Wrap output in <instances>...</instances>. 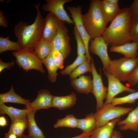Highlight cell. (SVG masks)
Returning a JSON list of instances; mask_svg holds the SVG:
<instances>
[{"mask_svg": "<svg viewBox=\"0 0 138 138\" xmlns=\"http://www.w3.org/2000/svg\"><path fill=\"white\" fill-rule=\"evenodd\" d=\"M40 3L34 5L37 13L35 20L32 24L28 25L27 22L20 21L14 27V33L17 41L23 49L33 50L36 45L42 38L45 20L39 9Z\"/></svg>", "mask_w": 138, "mask_h": 138, "instance_id": "6da1fadb", "label": "cell"}, {"mask_svg": "<svg viewBox=\"0 0 138 138\" xmlns=\"http://www.w3.org/2000/svg\"><path fill=\"white\" fill-rule=\"evenodd\" d=\"M131 17L129 7L121 9L102 36L108 45L118 46L132 41L130 34Z\"/></svg>", "mask_w": 138, "mask_h": 138, "instance_id": "7a4b0ae2", "label": "cell"}, {"mask_svg": "<svg viewBox=\"0 0 138 138\" xmlns=\"http://www.w3.org/2000/svg\"><path fill=\"white\" fill-rule=\"evenodd\" d=\"M83 25L91 39L102 36L107 24L101 14L99 0L90 1L88 12L82 16Z\"/></svg>", "mask_w": 138, "mask_h": 138, "instance_id": "3957f363", "label": "cell"}, {"mask_svg": "<svg viewBox=\"0 0 138 138\" xmlns=\"http://www.w3.org/2000/svg\"><path fill=\"white\" fill-rule=\"evenodd\" d=\"M138 66V57L130 59L124 57L111 60L104 71L112 75L120 81H127Z\"/></svg>", "mask_w": 138, "mask_h": 138, "instance_id": "277c9868", "label": "cell"}, {"mask_svg": "<svg viewBox=\"0 0 138 138\" xmlns=\"http://www.w3.org/2000/svg\"><path fill=\"white\" fill-rule=\"evenodd\" d=\"M12 54L16 58L17 65L24 71L27 72L34 69L44 73L42 61L33 50L23 49L20 51L14 52Z\"/></svg>", "mask_w": 138, "mask_h": 138, "instance_id": "5b68a950", "label": "cell"}, {"mask_svg": "<svg viewBox=\"0 0 138 138\" xmlns=\"http://www.w3.org/2000/svg\"><path fill=\"white\" fill-rule=\"evenodd\" d=\"M109 103L103 105L95 113L96 127L103 126L114 119L119 118L129 113L133 110L132 108L116 106Z\"/></svg>", "mask_w": 138, "mask_h": 138, "instance_id": "8992f818", "label": "cell"}, {"mask_svg": "<svg viewBox=\"0 0 138 138\" xmlns=\"http://www.w3.org/2000/svg\"><path fill=\"white\" fill-rule=\"evenodd\" d=\"M71 39L64 22L59 20L57 32L51 43L52 49L59 51L63 55L65 59L71 53Z\"/></svg>", "mask_w": 138, "mask_h": 138, "instance_id": "52a82bcc", "label": "cell"}, {"mask_svg": "<svg viewBox=\"0 0 138 138\" xmlns=\"http://www.w3.org/2000/svg\"><path fill=\"white\" fill-rule=\"evenodd\" d=\"M91 61V73L93 76L92 93L95 96L97 102L96 111L104 105L103 100L107 97L108 87H105L102 82L101 73L99 74L95 67L93 60Z\"/></svg>", "mask_w": 138, "mask_h": 138, "instance_id": "ba28073f", "label": "cell"}, {"mask_svg": "<svg viewBox=\"0 0 138 138\" xmlns=\"http://www.w3.org/2000/svg\"><path fill=\"white\" fill-rule=\"evenodd\" d=\"M71 15L73 21L77 28L84 41L86 50V54L88 61H90L92 57L89 50V42L91 38L87 32L82 23V7L80 5L77 6H68L66 8Z\"/></svg>", "mask_w": 138, "mask_h": 138, "instance_id": "9c48e42d", "label": "cell"}, {"mask_svg": "<svg viewBox=\"0 0 138 138\" xmlns=\"http://www.w3.org/2000/svg\"><path fill=\"white\" fill-rule=\"evenodd\" d=\"M72 0H46V3L43 4L42 9L45 11L53 14L60 20L66 22L70 24H74L73 20L68 16L64 8V5Z\"/></svg>", "mask_w": 138, "mask_h": 138, "instance_id": "30bf717a", "label": "cell"}, {"mask_svg": "<svg viewBox=\"0 0 138 138\" xmlns=\"http://www.w3.org/2000/svg\"><path fill=\"white\" fill-rule=\"evenodd\" d=\"M104 74L107 78L108 84L107 97L104 104L111 103L116 96L123 92L131 93L136 92V90L122 84L118 79L111 74L105 71H104Z\"/></svg>", "mask_w": 138, "mask_h": 138, "instance_id": "8fae6325", "label": "cell"}, {"mask_svg": "<svg viewBox=\"0 0 138 138\" xmlns=\"http://www.w3.org/2000/svg\"><path fill=\"white\" fill-rule=\"evenodd\" d=\"M108 44L103 37H97L93 39L89 46V51L97 55L100 59L104 71L108 66L111 60L107 52Z\"/></svg>", "mask_w": 138, "mask_h": 138, "instance_id": "7c38bea8", "label": "cell"}, {"mask_svg": "<svg viewBox=\"0 0 138 138\" xmlns=\"http://www.w3.org/2000/svg\"><path fill=\"white\" fill-rule=\"evenodd\" d=\"M53 96L48 90L41 89L39 91L36 98L26 106L29 111H36L42 109H48L52 107Z\"/></svg>", "mask_w": 138, "mask_h": 138, "instance_id": "4fadbf2b", "label": "cell"}, {"mask_svg": "<svg viewBox=\"0 0 138 138\" xmlns=\"http://www.w3.org/2000/svg\"><path fill=\"white\" fill-rule=\"evenodd\" d=\"M42 39L48 41L51 43L57 32L59 20L53 14L51 13L47 15Z\"/></svg>", "mask_w": 138, "mask_h": 138, "instance_id": "5bb4252c", "label": "cell"}, {"mask_svg": "<svg viewBox=\"0 0 138 138\" xmlns=\"http://www.w3.org/2000/svg\"><path fill=\"white\" fill-rule=\"evenodd\" d=\"M100 10L102 17L106 23L111 22L120 12L119 5L112 4L106 0H99Z\"/></svg>", "mask_w": 138, "mask_h": 138, "instance_id": "9a60e30c", "label": "cell"}, {"mask_svg": "<svg viewBox=\"0 0 138 138\" xmlns=\"http://www.w3.org/2000/svg\"><path fill=\"white\" fill-rule=\"evenodd\" d=\"M110 50L121 53L125 58H136L138 55V43L132 41L119 46H112L110 47Z\"/></svg>", "mask_w": 138, "mask_h": 138, "instance_id": "2e32d148", "label": "cell"}, {"mask_svg": "<svg viewBox=\"0 0 138 138\" xmlns=\"http://www.w3.org/2000/svg\"><path fill=\"white\" fill-rule=\"evenodd\" d=\"M71 84L77 91L88 94L92 93L93 81L90 76L83 75L71 80Z\"/></svg>", "mask_w": 138, "mask_h": 138, "instance_id": "e0dca14e", "label": "cell"}, {"mask_svg": "<svg viewBox=\"0 0 138 138\" xmlns=\"http://www.w3.org/2000/svg\"><path fill=\"white\" fill-rule=\"evenodd\" d=\"M117 124L120 126L119 129L122 131L129 130L138 131V106L129 113L125 119L118 121Z\"/></svg>", "mask_w": 138, "mask_h": 138, "instance_id": "ac0fdd59", "label": "cell"}, {"mask_svg": "<svg viewBox=\"0 0 138 138\" xmlns=\"http://www.w3.org/2000/svg\"><path fill=\"white\" fill-rule=\"evenodd\" d=\"M76 100V95L74 93L65 96H53L52 100V106L59 110H65L75 105Z\"/></svg>", "mask_w": 138, "mask_h": 138, "instance_id": "d6986e66", "label": "cell"}, {"mask_svg": "<svg viewBox=\"0 0 138 138\" xmlns=\"http://www.w3.org/2000/svg\"><path fill=\"white\" fill-rule=\"evenodd\" d=\"M120 120L119 118L116 119L103 126L96 127L92 132L90 138H111L114 126Z\"/></svg>", "mask_w": 138, "mask_h": 138, "instance_id": "ffe728a7", "label": "cell"}, {"mask_svg": "<svg viewBox=\"0 0 138 138\" xmlns=\"http://www.w3.org/2000/svg\"><path fill=\"white\" fill-rule=\"evenodd\" d=\"M36 111H29L27 117L28 136L32 138H46L42 131L37 125L34 118Z\"/></svg>", "mask_w": 138, "mask_h": 138, "instance_id": "44dd1931", "label": "cell"}, {"mask_svg": "<svg viewBox=\"0 0 138 138\" xmlns=\"http://www.w3.org/2000/svg\"><path fill=\"white\" fill-rule=\"evenodd\" d=\"M24 98L15 91L13 86L11 85L9 90L7 93L0 94V105L7 102L24 104L26 105L30 101Z\"/></svg>", "mask_w": 138, "mask_h": 138, "instance_id": "7402d4cb", "label": "cell"}, {"mask_svg": "<svg viewBox=\"0 0 138 138\" xmlns=\"http://www.w3.org/2000/svg\"><path fill=\"white\" fill-rule=\"evenodd\" d=\"M29 110L25 108L19 109L11 106H8L4 104L0 105L1 115L6 114L10 118L12 122L15 120L26 118Z\"/></svg>", "mask_w": 138, "mask_h": 138, "instance_id": "603a6c76", "label": "cell"}, {"mask_svg": "<svg viewBox=\"0 0 138 138\" xmlns=\"http://www.w3.org/2000/svg\"><path fill=\"white\" fill-rule=\"evenodd\" d=\"M96 120L95 113H91L86 115L84 118L78 119L77 128L83 132L91 133L96 127Z\"/></svg>", "mask_w": 138, "mask_h": 138, "instance_id": "cb8c5ba5", "label": "cell"}, {"mask_svg": "<svg viewBox=\"0 0 138 138\" xmlns=\"http://www.w3.org/2000/svg\"><path fill=\"white\" fill-rule=\"evenodd\" d=\"M52 49L51 42L42 38L36 45L33 51L42 61L50 54Z\"/></svg>", "mask_w": 138, "mask_h": 138, "instance_id": "d4e9b609", "label": "cell"}, {"mask_svg": "<svg viewBox=\"0 0 138 138\" xmlns=\"http://www.w3.org/2000/svg\"><path fill=\"white\" fill-rule=\"evenodd\" d=\"M42 63L45 65L47 69L48 79L52 82H55L56 80L57 71L58 68L54 61L52 51L47 57L42 61Z\"/></svg>", "mask_w": 138, "mask_h": 138, "instance_id": "484cf974", "label": "cell"}, {"mask_svg": "<svg viewBox=\"0 0 138 138\" xmlns=\"http://www.w3.org/2000/svg\"><path fill=\"white\" fill-rule=\"evenodd\" d=\"M9 36L0 37V53L8 51L21 50L23 49L21 44L17 41L14 42L10 40Z\"/></svg>", "mask_w": 138, "mask_h": 138, "instance_id": "4316f807", "label": "cell"}, {"mask_svg": "<svg viewBox=\"0 0 138 138\" xmlns=\"http://www.w3.org/2000/svg\"><path fill=\"white\" fill-rule=\"evenodd\" d=\"M27 117L16 120L12 122L8 132L15 134L19 138L23 137L25 129L27 128Z\"/></svg>", "mask_w": 138, "mask_h": 138, "instance_id": "83f0119b", "label": "cell"}, {"mask_svg": "<svg viewBox=\"0 0 138 138\" xmlns=\"http://www.w3.org/2000/svg\"><path fill=\"white\" fill-rule=\"evenodd\" d=\"M78 121V119L73 115L67 114L64 118L58 119L54 126L56 128L61 127L77 128Z\"/></svg>", "mask_w": 138, "mask_h": 138, "instance_id": "f1b7e54d", "label": "cell"}, {"mask_svg": "<svg viewBox=\"0 0 138 138\" xmlns=\"http://www.w3.org/2000/svg\"><path fill=\"white\" fill-rule=\"evenodd\" d=\"M91 64L87 59L80 64L69 75L71 80H74L81 75L87 72L91 73Z\"/></svg>", "mask_w": 138, "mask_h": 138, "instance_id": "f546056e", "label": "cell"}, {"mask_svg": "<svg viewBox=\"0 0 138 138\" xmlns=\"http://www.w3.org/2000/svg\"><path fill=\"white\" fill-rule=\"evenodd\" d=\"M137 99H138V91L124 97H114L112 100L111 103L114 106L126 103H132L135 102Z\"/></svg>", "mask_w": 138, "mask_h": 138, "instance_id": "4dcf8cb0", "label": "cell"}, {"mask_svg": "<svg viewBox=\"0 0 138 138\" xmlns=\"http://www.w3.org/2000/svg\"><path fill=\"white\" fill-rule=\"evenodd\" d=\"M87 59L85 54L83 56H77L74 61L71 64L67 66L62 70L60 74L63 75H69L71 73Z\"/></svg>", "mask_w": 138, "mask_h": 138, "instance_id": "1f68e13d", "label": "cell"}, {"mask_svg": "<svg viewBox=\"0 0 138 138\" xmlns=\"http://www.w3.org/2000/svg\"><path fill=\"white\" fill-rule=\"evenodd\" d=\"M73 33L77 43V56H83L86 54L85 45L83 40L75 26L74 28Z\"/></svg>", "mask_w": 138, "mask_h": 138, "instance_id": "d6a6232c", "label": "cell"}, {"mask_svg": "<svg viewBox=\"0 0 138 138\" xmlns=\"http://www.w3.org/2000/svg\"><path fill=\"white\" fill-rule=\"evenodd\" d=\"M130 34L132 41L138 43V18L131 17Z\"/></svg>", "mask_w": 138, "mask_h": 138, "instance_id": "836d02e7", "label": "cell"}, {"mask_svg": "<svg viewBox=\"0 0 138 138\" xmlns=\"http://www.w3.org/2000/svg\"><path fill=\"white\" fill-rule=\"evenodd\" d=\"M52 54L53 60L56 65L58 68L63 69L65 60L63 54L59 51L54 49H52Z\"/></svg>", "mask_w": 138, "mask_h": 138, "instance_id": "e575fe53", "label": "cell"}, {"mask_svg": "<svg viewBox=\"0 0 138 138\" xmlns=\"http://www.w3.org/2000/svg\"><path fill=\"white\" fill-rule=\"evenodd\" d=\"M127 81L131 86H134L138 84V66L131 75Z\"/></svg>", "mask_w": 138, "mask_h": 138, "instance_id": "d590c367", "label": "cell"}, {"mask_svg": "<svg viewBox=\"0 0 138 138\" xmlns=\"http://www.w3.org/2000/svg\"><path fill=\"white\" fill-rule=\"evenodd\" d=\"M132 17L138 18V0H134L129 7Z\"/></svg>", "mask_w": 138, "mask_h": 138, "instance_id": "8d00e7d4", "label": "cell"}, {"mask_svg": "<svg viewBox=\"0 0 138 138\" xmlns=\"http://www.w3.org/2000/svg\"><path fill=\"white\" fill-rule=\"evenodd\" d=\"M15 61H13L9 63H6L3 62L2 60L0 59V72L5 69L7 70L10 69L12 67L14 66Z\"/></svg>", "mask_w": 138, "mask_h": 138, "instance_id": "74e56055", "label": "cell"}, {"mask_svg": "<svg viewBox=\"0 0 138 138\" xmlns=\"http://www.w3.org/2000/svg\"><path fill=\"white\" fill-rule=\"evenodd\" d=\"M0 26L5 28L8 26L7 21L3 13L1 10H0Z\"/></svg>", "mask_w": 138, "mask_h": 138, "instance_id": "f35d334b", "label": "cell"}, {"mask_svg": "<svg viewBox=\"0 0 138 138\" xmlns=\"http://www.w3.org/2000/svg\"><path fill=\"white\" fill-rule=\"evenodd\" d=\"M8 124L7 121L4 116L0 117V126L1 127H4Z\"/></svg>", "mask_w": 138, "mask_h": 138, "instance_id": "ab89813d", "label": "cell"}, {"mask_svg": "<svg viewBox=\"0 0 138 138\" xmlns=\"http://www.w3.org/2000/svg\"><path fill=\"white\" fill-rule=\"evenodd\" d=\"M23 136L24 138H32L31 137H29L28 136H27L24 134L23 135ZM87 136V135L86 133H82L76 136L72 137H68L66 138H86Z\"/></svg>", "mask_w": 138, "mask_h": 138, "instance_id": "60d3db41", "label": "cell"}, {"mask_svg": "<svg viewBox=\"0 0 138 138\" xmlns=\"http://www.w3.org/2000/svg\"><path fill=\"white\" fill-rule=\"evenodd\" d=\"M111 138H123V137L119 131L113 130Z\"/></svg>", "mask_w": 138, "mask_h": 138, "instance_id": "b9f144b4", "label": "cell"}, {"mask_svg": "<svg viewBox=\"0 0 138 138\" xmlns=\"http://www.w3.org/2000/svg\"><path fill=\"white\" fill-rule=\"evenodd\" d=\"M17 136L14 133L12 132H8L5 134L4 138H18Z\"/></svg>", "mask_w": 138, "mask_h": 138, "instance_id": "7bdbcfd3", "label": "cell"}, {"mask_svg": "<svg viewBox=\"0 0 138 138\" xmlns=\"http://www.w3.org/2000/svg\"><path fill=\"white\" fill-rule=\"evenodd\" d=\"M108 2L115 5H118V0H106Z\"/></svg>", "mask_w": 138, "mask_h": 138, "instance_id": "ee69618b", "label": "cell"}, {"mask_svg": "<svg viewBox=\"0 0 138 138\" xmlns=\"http://www.w3.org/2000/svg\"><path fill=\"white\" fill-rule=\"evenodd\" d=\"M90 137H88V138H90Z\"/></svg>", "mask_w": 138, "mask_h": 138, "instance_id": "f6af8a7d", "label": "cell"}, {"mask_svg": "<svg viewBox=\"0 0 138 138\" xmlns=\"http://www.w3.org/2000/svg\"><path fill=\"white\" fill-rule=\"evenodd\" d=\"M21 138H24L23 137H21Z\"/></svg>", "mask_w": 138, "mask_h": 138, "instance_id": "bcb514c9", "label": "cell"}, {"mask_svg": "<svg viewBox=\"0 0 138 138\" xmlns=\"http://www.w3.org/2000/svg\"></svg>", "mask_w": 138, "mask_h": 138, "instance_id": "7dc6e473", "label": "cell"}]
</instances>
